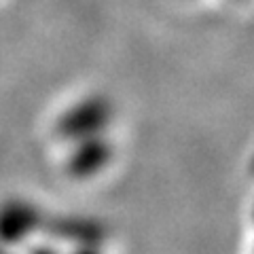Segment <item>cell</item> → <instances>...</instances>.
I'll list each match as a JSON object with an SVG mask.
<instances>
[{"label":"cell","instance_id":"obj_1","mask_svg":"<svg viewBox=\"0 0 254 254\" xmlns=\"http://www.w3.org/2000/svg\"><path fill=\"white\" fill-rule=\"evenodd\" d=\"M43 225L41 210L26 199H6L0 203V244L15 246L30 240Z\"/></svg>","mask_w":254,"mask_h":254},{"label":"cell","instance_id":"obj_2","mask_svg":"<svg viewBox=\"0 0 254 254\" xmlns=\"http://www.w3.org/2000/svg\"><path fill=\"white\" fill-rule=\"evenodd\" d=\"M113 148L102 136L76 140L74 153L68 159V170L74 178H91L108 165Z\"/></svg>","mask_w":254,"mask_h":254},{"label":"cell","instance_id":"obj_3","mask_svg":"<svg viewBox=\"0 0 254 254\" xmlns=\"http://www.w3.org/2000/svg\"><path fill=\"white\" fill-rule=\"evenodd\" d=\"M74 254H98V250H95V248H91V246L87 244V246H83L81 250H76Z\"/></svg>","mask_w":254,"mask_h":254}]
</instances>
